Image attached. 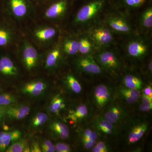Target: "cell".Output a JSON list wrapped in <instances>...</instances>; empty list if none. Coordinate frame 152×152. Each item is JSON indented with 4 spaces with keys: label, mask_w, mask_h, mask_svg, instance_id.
Instances as JSON below:
<instances>
[{
    "label": "cell",
    "mask_w": 152,
    "mask_h": 152,
    "mask_svg": "<svg viewBox=\"0 0 152 152\" xmlns=\"http://www.w3.org/2000/svg\"><path fill=\"white\" fill-rule=\"evenodd\" d=\"M104 5V0H96L83 6L77 14L76 22L84 23L88 21L103 8Z\"/></svg>",
    "instance_id": "6da1fadb"
},
{
    "label": "cell",
    "mask_w": 152,
    "mask_h": 152,
    "mask_svg": "<svg viewBox=\"0 0 152 152\" xmlns=\"http://www.w3.org/2000/svg\"><path fill=\"white\" fill-rule=\"evenodd\" d=\"M90 36L94 43L99 47L107 46L111 43L114 39L110 31L102 26L91 29Z\"/></svg>",
    "instance_id": "7a4b0ae2"
},
{
    "label": "cell",
    "mask_w": 152,
    "mask_h": 152,
    "mask_svg": "<svg viewBox=\"0 0 152 152\" xmlns=\"http://www.w3.org/2000/svg\"><path fill=\"white\" fill-rule=\"evenodd\" d=\"M97 60L104 67L110 70H114L118 68L119 61L116 56L113 52L104 51L97 55Z\"/></svg>",
    "instance_id": "3957f363"
},
{
    "label": "cell",
    "mask_w": 152,
    "mask_h": 152,
    "mask_svg": "<svg viewBox=\"0 0 152 152\" xmlns=\"http://www.w3.org/2000/svg\"><path fill=\"white\" fill-rule=\"evenodd\" d=\"M128 54L134 58H141L146 54L148 51V45L144 41L134 39L128 43L126 47Z\"/></svg>",
    "instance_id": "277c9868"
},
{
    "label": "cell",
    "mask_w": 152,
    "mask_h": 152,
    "mask_svg": "<svg viewBox=\"0 0 152 152\" xmlns=\"http://www.w3.org/2000/svg\"><path fill=\"white\" fill-rule=\"evenodd\" d=\"M107 23L109 27L116 32L126 34L130 32L132 28L130 25L123 18L111 16L107 19Z\"/></svg>",
    "instance_id": "5b68a950"
},
{
    "label": "cell",
    "mask_w": 152,
    "mask_h": 152,
    "mask_svg": "<svg viewBox=\"0 0 152 152\" xmlns=\"http://www.w3.org/2000/svg\"><path fill=\"white\" fill-rule=\"evenodd\" d=\"M78 65L82 70L88 73L99 74L102 72L100 67L96 63L91 56L82 57L79 60Z\"/></svg>",
    "instance_id": "8992f818"
},
{
    "label": "cell",
    "mask_w": 152,
    "mask_h": 152,
    "mask_svg": "<svg viewBox=\"0 0 152 152\" xmlns=\"http://www.w3.org/2000/svg\"><path fill=\"white\" fill-rule=\"evenodd\" d=\"M21 133L18 130L10 132H0V151H4L7 149L11 142H16L21 137Z\"/></svg>",
    "instance_id": "52a82bcc"
},
{
    "label": "cell",
    "mask_w": 152,
    "mask_h": 152,
    "mask_svg": "<svg viewBox=\"0 0 152 152\" xmlns=\"http://www.w3.org/2000/svg\"><path fill=\"white\" fill-rule=\"evenodd\" d=\"M37 56V52L32 46L28 45L25 47L23 51V58L28 69H31L36 66Z\"/></svg>",
    "instance_id": "ba28073f"
},
{
    "label": "cell",
    "mask_w": 152,
    "mask_h": 152,
    "mask_svg": "<svg viewBox=\"0 0 152 152\" xmlns=\"http://www.w3.org/2000/svg\"><path fill=\"white\" fill-rule=\"evenodd\" d=\"M66 7V1L65 0H61L53 4L47 10L46 16L52 19L58 18L65 12Z\"/></svg>",
    "instance_id": "9c48e42d"
},
{
    "label": "cell",
    "mask_w": 152,
    "mask_h": 152,
    "mask_svg": "<svg viewBox=\"0 0 152 152\" xmlns=\"http://www.w3.org/2000/svg\"><path fill=\"white\" fill-rule=\"evenodd\" d=\"M30 110V108L27 106H15L8 108L6 110V113L12 118L20 120L27 116L29 113Z\"/></svg>",
    "instance_id": "30bf717a"
},
{
    "label": "cell",
    "mask_w": 152,
    "mask_h": 152,
    "mask_svg": "<svg viewBox=\"0 0 152 152\" xmlns=\"http://www.w3.org/2000/svg\"><path fill=\"white\" fill-rule=\"evenodd\" d=\"M0 72L6 75L15 76L18 71L10 59L4 57L0 59Z\"/></svg>",
    "instance_id": "8fae6325"
},
{
    "label": "cell",
    "mask_w": 152,
    "mask_h": 152,
    "mask_svg": "<svg viewBox=\"0 0 152 152\" xmlns=\"http://www.w3.org/2000/svg\"><path fill=\"white\" fill-rule=\"evenodd\" d=\"M95 98L99 106L103 107L108 101L110 95L107 88L104 85H99L95 90Z\"/></svg>",
    "instance_id": "7c38bea8"
},
{
    "label": "cell",
    "mask_w": 152,
    "mask_h": 152,
    "mask_svg": "<svg viewBox=\"0 0 152 152\" xmlns=\"http://www.w3.org/2000/svg\"><path fill=\"white\" fill-rule=\"evenodd\" d=\"M46 88V86L42 82H35L26 85L23 89V91L25 93L37 96L40 95Z\"/></svg>",
    "instance_id": "4fadbf2b"
},
{
    "label": "cell",
    "mask_w": 152,
    "mask_h": 152,
    "mask_svg": "<svg viewBox=\"0 0 152 152\" xmlns=\"http://www.w3.org/2000/svg\"><path fill=\"white\" fill-rule=\"evenodd\" d=\"M12 11L18 17L24 16L27 12V9L24 0H10Z\"/></svg>",
    "instance_id": "5bb4252c"
},
{
    "label": "cell",
    "mask_w": 152,
    "mask_h": 152,
    "mask_svg": "<svg viewBox=\"0 0 152 152\" xmlns=\"http://www.w3.org/2000/svg\"><path fill=\"white\" fill-rule=\"evenodd\" d=\"M146 125L142 124L136 127L130 133L129 137V142L132 143L139 140L147 130Z\"/></svg>",
    "instance_id": "9a60e30c"
},
{
    "label": "cell",
    "mask_w": 152,
    "mask_h": 152,
    "mask_svg": "<svg viewBox=\"0 0 152 152\" xmlns=\"http://www.w3.org/2000/svg\"><path fill=\"white\" fill-rule=\"evenodd\" d=\"M124 82L128 88L140 89L142 88V83L140 79L135 76L128 75L125 77Z\"/></svg>",
    "instance_id": "2e32d148"
},
{
    "label": "cell",
    "mask_w": 152,
    "mask_h": 152,
    "mask_svg": "<svg viewBox=\"0 0 152 152\" xmlns=\"http://www.w3.org/2000/svg\"><path fill=\"white\" fill-rule=\"evenodd\" d=\"M126 100L130 104L135 102L138 99L140 96V93L138 90L133 89H123L121 91Z\"/></svg>",
    "instance_id": "e0dca14e"
},
{
    "label": "cell",
    "mask_w": 152,
    "mask_h": 152,
    "mask_svg": "<svg viewBox=\"0 0 152 152\" xmlns=\"http://www.w3.org/2000/svg\"><path fill=\"white\" fill-rule=\"evenodd\" d=\"M51 128L53 130L58 134L61 138L65 139L69 135V129L64 124L59 122H55L52 124Z\"/></svg>",
    "instance_id": "ac0fdd59"
},
{
    "label": "cell",
    "mask_w": 152,
    "mask_h": 152,
    "mask_svg": "<svg viewBox=\"0 0 152 152\" xmlns=\"http://www.w3.org/2000/svg\"><path fill=\"white\" fill-rule=\"evenodd\" d=\"M141 24L143 27L147 29L152 27V9L149 7L142 14L141 18Z\"/></svg>",
    "instance_id": "d6986e66"
},
{
    "label": "cell",
    "mask_w": 152,
    "mask_h": 152,
    "mask_svg": "<svg viewBox=\"0 0 152 152\" xmlns=\"http://www.w3.org/2000/svg\"><path fill=\"white\" fill-rule=\"evenodd\" d=\"M78 52L83 55H87L91 51L92 45L87 38H82L77 41Z\"/></svg>",
    "instance_id": "ffe728a7"
},
{
    "label": "cell",
    "mask_w": 152,
    "mask_h": 152,
    "mask_svg": "<svg viewBox=\"0 0 152 152\" xmlns=\"http://www.w3.org/2000/svg\"><path fill=\"white\" fill-rule=\"evenodd\" d=\"M56 34V30L53 28H48L38 31L36 32V36L42 40H47L54 37Z\"/></svg>",
    "instance_id": "44dd1931"
},
{
    "label": "cell",
    "mask_w": 152,
    "mask_h": 152,
    "mask_svg": "<svg viewBox=\"0 0 152 152\" xmlns=\"http://www.w3.org/2000/svg\"><path fill=\"white\" fill-rule=\"evenodd\" d=\"M61 56V51L59 49H56L51 52L47 57L46 66L52 67L56 64L57 61Z\"/></svg>",
    "instance_id": "7402d4cb"
},
{
    "label": "cell",
    "mask_w": 152,
    "mask_h": 152,
    "mask_svg": "<svg viewBox=\"0 0 152 152\" xmlns=\"http://www.w3.org/2000/svg\"><path fill=\"white\" fill-rule=\"evenodd\" d=\"M121 111L116 107H114L110 109L105 115L106 120L111 124H114L119 118L121 116Z\"/></svg>",
    "instance_id": "603a6c76"
},
{
    "label": "cell",
    "mask_w": 152,
    "mask_h": 152,
    "mask_svg": "<svg viewBox=\"0 0 152 152\" xmlns=\"http://www.w3.org/2000/svg\"><path fill=\"white\" fill-rule=\"evenodd\" d=\"M63 99L60 97L56 96L52 100L50 105V110L54 113H58L61 109L65 107Z\"/></svg>",
    "instance_id": "cb8c5ba5"
},
{
    "label": "cell",
    "mask_w": 152,
    "mask_h": 152,
    "mask_svg": "<svg viewBox=\"0 0 152 152\" xmlns=\"http://www.w3.org/2000/svg\"><path fill=\"white\" fill-rule=\"evenodd\" d=\"M64 50L70 55L76 54L78 52L77 41L75 40H69L64 44Z\"/></svg>",
    "instance_id": "d4e9b609"
},
{
    "label": "cell",
    "mask_w": 152,
    "mask_h": 152,
    "mask_svg": "<svg viewBox=\"0 0 152 152\" xmlns=\"http://www.w3.org/2000/svg\"><path fill=\"white\" fill-rule=\"evenodd\" d=\"M27 147V143L25 140L15 142L10 146L6 152H24L26 148Z\"/></svg>",
    "instance_id": "484cf974"
},
{
    "label": "cell",
    "mask_w": 152,
    "mask_h": 152,
    "mask_svg": "<svg viewBox=\"0 0 152 152\" xmlns=\"http://www.w3.org/2000/svg\"><path fill=\"white\" fill-rule=\"evenodd\" d=\"M67 81L71 89L74 92L78 94L81 91L82 88L78 81L72 75H68L67 77Z\"/></svg>",
    "instance_id": "4316f807"
},
{
    "label": "cell",
    "mask_w": 152,
    "mask_h": 152,
    "mask_svg": "<svg viewBox=\"0 0 152 152\" xmlns=\"http://www.w3.org/2000/svg\"><path fill=\"white\" fill-rule=\"evenodd\" d=\"M48 120L46 114L43 113H39L33 118L32 124L34 126L37 127L44 124Z\"/></svg>",
    "instance_id": "83f0119b"
},
{
    "label": "cell",
    "mask_w": 152,
    "mask_h": 152,
    "mask_svg": "<svg viewBox=\"0 0 152 152\" xmlns=\"http://www.w3.org/2000/svg\"><path fill=\"white\" fill-rule=\"evenodd\" d=\"M15 102L13 96L9 94L0 95V106L8 105Z\"/></svg>",
    "instance_id": "f1b7e54d"
},
{
    "label": "cell",
    "mask_w": 152,
    "mask_h": 152,
    "mask_svg": "<svg viewBox=\"0 0 152 152\" xmlns=\"http://www.w3.org/2000/svg\"><path fill=\"white\" fill-rule=\"evenodd\" d=\"M10 39V34L7 30L0 28V46H4L7 45Z\"/></svg>",
    "instance_id": "f546056e"
},
{
    "label": "cell",
    "mask_w": 152,
    "mask_h": 152,
    "mask_svg": "<svg viewBox=\"0 0 152 152\" xmlns=\"http://www.w3.org/2000/svg\"><path fill=\"white\" fill-rule=\"evenodd\" d=\"M88 114V109L85 105H80L77 108L74 113V117L76 118H82L86 117Z\"/></svg>",
    "instance_id": "4dcf8cb0"
},
{
    "label": "cell",
    "mask_w": 152,
    "mask_h": 152,
    "mask_svg": "<svg viewBox=\"0 0 152 152\" xmlns=\"http://www.w3.org/2000/svg\"><path fill=\"white\" fill-rule=\"evenodd\" d=\"M113 127L111 124L107 120H103L99 123V127L100 129L106 134H111Z\"/></svg>",
    "instance_id": "1f68e13d"
},
{
    "label": "cell",
    "mask_w": 152,
    "mask_h": 152,
    "mask_svg": "<svg viewBox=\"0 0 152 152\" xmlns=\"http://www.w3.org/2000/svg\"><path fill=\"white\" fill-rule=\"evenodd\" d=\"M42 151L44 152H53L55 151V147L50 141H45L42 146Z\"/></svg>",
    "instance_id": "d6a6232c"
},
{
    "label": "cell",
    "mask_w": 152,
    "mask_h": 152,
    "mask_svg": "<svg viewBox=\"0 0 152 152\" xmlns=\"http://www.w3.org/2000/svg\"><path fill=\"white\" fill-rule=\"evenodd\" d=\"M146 0H124L126 4L130 7L135 8L140 7L144 4Z\"/></svg>",
    "instance_id": "836d02e7"
},
{
    "label": "cell",
    "mask_w": 152,
    "mask_h": 152,
    "mask_svg": "<svg viewBox=\"0 0 152 152\" xmlns=\"http://www.w3.org/2000/svg\"><path fill=\"white\" fill-rule=\"evenodd\" d=\"M55 150L58 152H68L70 151L69 145L64 143H58L55 147Z\"/></svg>",
    "instance_id": "e575fe53"
},
{
    "label": "cell",
    "mask_w": 152,
    "mask_h": 152,
    "mask_svg": "<svg viewBox=\"0 0 152 152\" xmlns=\"http://www.w3.org/2000/svg\"><path fill=\"white\" fill-rule=\"evenodd\" d=\"M94 152H106L107 151V149L106 145L103 142H99L93 149Z\"/></svg>",
    "instance_id": "d590c367"
},
{
    "label": "cell",
    "mask_w": 152,
    "mask_h": 152,
    "mask_svg": "<svg viewBox=\"0 0 152 152\" xmlns=\"http://www.w3.org/2000/svg\"><path fill=\"white\" fill-rule=\"evenodd\" d=\"M97 138V135L95 132L90 129H87L85 131L83 138L96 140Z\"/></svg>",
    "instance_id": "8d00e7d4"
},
{
    "label": "cell",
    "mask_w": 152,
    "mask_h": 152,
    "mask_svg": "<svg viewBox=\"0 0 152 152\" xmlns=\"http://www.w3.org/2000/svg\"><path fill=\"white\" fill-rule=\"evenodd\" d=\"M83 142L85 147L87 149L91 148L96 143V140L88 139L83 138Z\"/></svg>",
    "instance_id": "74e56055"
},
{
    "label": "cell",
    "mask_w": 152,
    "mask_h": 152,
    "mask_svg": "<svg viewBox=\"0 0 152 152\" xmlns=\"http://www.w3.org/2000/svg\"><path fill=\"white\" fill-rule=\"evenodd\" d=\"M152 107V103H142V104L140 106V110L142 111L147 112L151 110Z\"/></svg>",
    "instance_id": "f35d334b"
},
{
    "label": "cell",
    "mask_w": 152,
    "mask_h": 152,
    "mask_svg": "<svg viewBox=\"0 0 152 152\" xmlns=\"http://www.w3.org/2000/svg\"><path fill=\"white\" fill-rule=\"evenodd\" d=\"M31 151L32 152H42V150L40 148L39 144L37 143H35L33 144L31 148Z\"/></svg>",
    "instance_id": "ab89813d"
},
{
    "label": "cell",
    "mask_w": 152,
    "mask_h": 152,
    "mask_svg": "<svg viewBox=\"0 0 152 152\" xmlns=\"http://www.w3.org/2000/svg\"><path fill=\"white\" fill-rule=\"evenodd\" d=\"M144 95L152 97V89L151 86H148L144 90Z\"/></svg>",
    "instance_id": "60d3db41"
},
{
    "label": "cell",
    "mask_w": 152,
    "mask_h": 152,
    "mask_svg": "<svg viewBox=\"0 0 152 152\" xmlns=\"http://www.w3.org/2000/svg\"><path fill=\"white\" fill-rule=\"evenodd\" d=\"M152 97L144 95L143 96L142 98V103H152Z\"/></svg>",
    "instance_id": "b9f144b4"
},
{
    "label": "cell",
    "mask_w": 152,
    "mask_h": 152,
    "mask_svg": "<svg viewBox=\"0 0 152 152\" xmlns=\"http://www.w3.org/2000/svg\"><path fill=\"white\" fill-rule=\"evenodd\" d=\"M4 111L2 108L0 107V121L1 120L2 118L4 115Z\"/></svg>",
    "instance_id": "7bdbcfd3"
},
{
    "label": "cell",
    "mask_w": 152,
    "mask_h": 152,
    "mask_svg": "<svg viewBox=\"0 0 152 152\" xmlns=\"http://www.w3.org/2000/svg\"><path fill=\"white\" fill-rule=\"evenodd\" d=\"M152 61H151L149 63V68L151 72L152 71Z\"/></svg>",
    "instance_id": "ee69618b"
},
{
    "label": "cell",
    "mask_w": 152,
    "mask_h": 152,
    "mask_svg": "<svg viewBox=\"0 0 152 152\" xmlns=\"http://www.w3.org/2000/svg\"><path fill=\"white\" fill-rule=\"evenodd\" d=\"M4 129L5 130V131H7L9 130V127L8 126H6V125H5L4 126Z\"/></svg>",
    "instance_id": "f6af8a7d"
}]
</instances>
